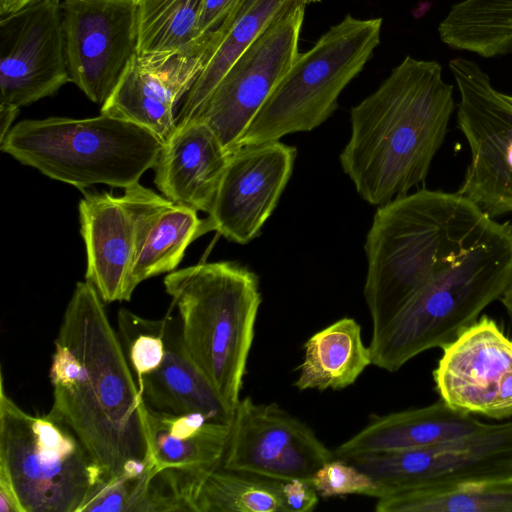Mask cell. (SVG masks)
Returning a JSON list of instances; mask_svg holds the SVG:
<instances>
[{
    "instance_id": "obj_25",
    "label": "cell",
    "mask_w": 512,
    "mask_h": 512,
    "mask_svg": "<svg viewBox=\"0 0 512 512\" xmlns=\"http://www.w3.org/2000/svg\"><path fill=\"white\" fill-rule=\"evenodd\" d=\"M304 357L294 386L300 391L344 389L372 364L361 327L344 317L313 334L304 344Z\"/></svg>"
},
{
    "instance_id": "obj_15",
    "label": "cell",
    "mask_w": 512,
    "mask_h": 512,
    "mask_svg": "<svg viewBox=\"0 0 512 512\" xmlns=\"http://www.w3.org/2000/svg\"><path fill=\"white\" fill-rule=\"evenodd\" d=\"M71 82L61 0H39L0 20V105L16 108Z\"/></svg>"
},
{
    "instance_id": "obj_22",
    "label": "cell",
    "mask_w": 512,
    "mask_h": 512,
    "mask_svg": "<svg viewBox=\"0 0 512 512\" xmlns=\"http://www.w3.org/2000/svg\"><path fill=\"white\" fill-rule=\"evenodd\" d=\"M170 312L163 317V359L156 369L136 380L145 407L171 415L201 412L213 421L231 423L233 413L188 355L178 316Z\"/></svg>"
},
{
    "instance_id": "obj_35",
    "label": "cell",
    "mask_w": 512,
    "mask_h": 512,
    "mask_svg": "<svg viewBox=\"0 0 512 512\" xmlns=\"http://www.w3.org/2000/svg\"><path fill=\"white\" fill-rule=\"evenodd\" d=\"M512 322V280L499 298Z\"/></svg>"
},
{
    "instance_id": "obj_10",
    "label": "cell",
    "mask_w": 512,
    "mask_h": 512,
    "mask_svg": "<svg viewBox=\"0 0 512 512\" xmlns=\"http://www.w3.org/2000/svg\"><path fill=\"white\" fill-rule=\"evenodd\" d=\"M346 460L376 482V499L397 490L512 476V421L430 446Z\"/></svg>"
},
{
    "instance_id": "obj_27",
    "label": "cell",
    "mask_w": 512,
    "mask_h": 512,
    "mask_svg": "<svg viewBox=\"0 0 512 512\" xmlns=\"http://www.w3.org/2000/svg\"><path fill=\"white\" fill-rule=\"evenodd\" d=\"M440 40L452 49L483 58L512 52V0H461L438 26Z\"/></svg>"
},
{
    "instance_id": "obj_31",
    "label": "cell",
    "mask_w": 512,
    "mask_h": 512,
    "mask_svg": "<svg viewBox=\"0 0 512 512\" xmlns=\"http://www.w3.org/2000/svg\"><path fill=\"white\" fill-rule=\"evenodd\" d=\"M240 0H204L199 20L201 37L215 33L228 20Z\"/></svg>"
},
{
    "instance_id": "obj_34",
    "label": "cell",
    "mask_w": 512,
    "mask_h": 512,
    "mask_svg": "<svg viewBox=\"0 0 512 512\" xmlns=\"http://www.w3.org/2000/svg\"><path fill=\"white\" fill-rule=\"evenodd\" d=\"M39 0H0V16L15 12Z\"/></svg>"
},
{
    "instance_id": "obj_4",
    "label": "cell",
    "mask_w": 512,
    "mask_h": 512,
    "mask_svg": "<svg viewBox=\"0 0 512 512\" xmlns=\"http://www.w3.org/2000/svg\"><path fill=\"white\" fill-rule=\"evenodd\" d=\"M512 280V224L494 220L470 249L421 288L369 348L389 372L432 348H443L499 300Z\"/></svg>"
},
{
    "instance_id": "obj_36",
    "label": "cell",
    "mask_w": 512,
    "mask_h": 512,
    "mask_svg": "<svg viewBox=\"0 0 512 512\" xmlns=\"http://www.w3.org/2000/svg\"><path fill=\"white\" fill-rule=\"evenodd\" d=\"M508 96V99L512 102V96L510 95H507Z\"/></svg>"
},
{
    "instance_id": "obj_8",
    "label": "cell",
    "mask_w": 512,
    "mask_h": 512,
    "mask_svg": "<svg viewBox=\"0 0 512 512\" xmlns=\"http://www.w3.org/2000/svg\"><path fill=\"white\" fill-rule=\"evenodd\" d=\"M381 28L382 18L351 14L331 26L308 51L299 53L237 147L309 132L325 122L337 109L340 93L372 58Z\"/></svg>"
},
{
    "instance_id": "obj_29",
    "label": "cell",
    "mask_w": 512,
    "mask_h": 512,
    "mask_svg": "<svg viewBox=\"0 0 512 512\" xmlns=\"http://www.w3.org/2000/svg\"><path fill=\"white\" fill-rule=\"evenodd\" d=\"M204 0H135L138 54L182 51L198 44Z\"/></svg>"
},
{
    "instance_id": "obj_9",
    "label": "cell",
    "mask_w": 512,
    "mask_h": 512,
    "mask_svg": "<svg viewBox=\"0 0 512 512\" xmlns=\"http://www.w3.org/2000/svg\"><path fill=\"white\" fill-rule=\"evenodd\" d=\"M448 65L460 95L458 127L470 149L457 192L491 218L512 213V102L474 61L458 57Z\"/></svg>"
},
{
    "instance_id": "obj_5",
    "label": "cell",
    "mask_w": 512,
    "mask_h": 512,
    "mask_svg": "<svg viewBox=\"0 0 512 512\" xmlns=\"http://www.w3.org/2000/svg\"><path fill=\"white\" fill-rule=\"evenodd\" d=\"M184 347L234 414L261 304L257 276L234 262L201 263L164 278Z\"/></svg>"
},
{
    "instance_id": "obj_20",
    "label": "cell",
    "mask_w": 512,
    "mask_h": 512,
    "mask_svg": "<svg viewBox=\"0 0 512 512\" xmlns=\"http://www.w3.org/2000/svg\"><path fill=\"white\" fill-rule=\"evenodd\" d=\"M230 153L205 124L178 126L164 141L154 183L171 201L209 213Z\"/></svg>"
},
{
    "instance_id": "obj_16",
    "label": "cell",
    "mask_w": 512,
    "mask_h": 512,
    "mask_svg": "<svg viewBox=\"0 0 512 512\" xmlns=\"http://www.w3.org/2000/svg\"><path fill=\"white\" fill-rule=\"evenodd\" d=\"M222 39L206 35L175 52L136 54L100 113L142 126L165 141L176 128L174 109L188 93Z\"/></svg>"
},
{
    "instance_id": "obj_21",
    "label": "cell",
    "mask_w": 512,
    "mask_h": 512,
    "mask_svg": "<svg viewBox=\"0 0 512 512\" xmlns=\"http://www.w3.org/2000/svg\"><path fill=\"white\" fill-rule=\"evenodd\" d=\"M486 424L439 399L425 407L374 417L333 452L335 458L346 460L416 449L473 434Z\"/></svg>"
},
{
    "instance_id": "obj_28",
    "label": "cell",
    "mask_w": 512,
    "mask_h": 512,
    "mask_svg": "<svg viewBox=\"0 0 512 512\" xmlns=\"http://www.w3.org/2000/svg\"><path fill=\"white\" fill-rule=\"evenodd\" d=\"M283 482L216 467L199 484L194 512H288Z\"/></svg>"
},
{
    "instance_id": "obj_26",
    "label": "cell",
    "mask_w": 512,
    "mask_h": 512,
    "mask_svg": "<svg viewBox=\"0 0 512 512\" xmlns=\"http://www.w3.org/2000/svg\"><path fill=\"white\" fill-rule=\"evenodd\" d=\"M377 512H512V476L397 490L377 498Z\"/></svg>"
},
{
    "instance_id": "obj_24",
    "label": "cell",
    "mask_w": 512,
    "mask_h": 512,
    "mask_svg": "<svg viewBox=\"0 0 512 512\" xmlns=\"http://www.w3.org/2000/svg\"><path fill=\"white\" fill-rule=\"evenodd\" d=\"M321 0H240L219 29L223 37L204 69L184 97L176 127L189 123L215 86L256 38L278 17Z\"/></svg>"
},
{
    "instance_id": "obj_12",
    "label": "cell",
    "mask_w": 512,
    "mask_h": 512,
    "mask_svg": "<svg viewBox=\"0 0 512 512\" xmlns=\"http://www.w3.org/2000/svg\"><path fill=\"white\" fill-rule=\"evenodd\" d=\"M70 80L103 105L138 53L135 0H61Z\"/></svg>"
},
{
    "instance_id": "obj_2",
    "label": "cell",
    "mask_w": 512,
    "mask_h": 512,
    "mask_svg": "<svg viewBox=\"0 0 512 512\" xmlns=\"http://www.w3.org/2000/svg\"><path fill=\"white\" fill-rule=\"evenodd\" d=\"M453 85L435 60L406 56L350 111L339 155L360 197L380 206L423 182L454 111Z\"/></svg>"
},
{
    "instance_id": "obj_23",
    "label": "cell",
    "mask_w": 512,
    "mask_h": 512,
    "mask_svg": "<svg viewBox=\"0 0 512 512\" xmlns=\"http://www.w3.org/2000/svg\"><path fill=\"white\" fill-rule=\"evenodd\" d=\"M145 419L154 472L222 465L231 423L213 421L201 412L171 415L146 407Z\"/></svg>"
},
{
    "instance_id": "obj_7",
    "label": "cell",
    "mask_w": 512,
    "mask_h": 512,
    "mask_svg": "<svg viewBox=\"0 0 512 512\" xmlns=\"http://www.w3.org/2000/svg\"><path fill=\"white\" fill-rule=\"evenodd\" d=\"M0 477L7 479L23 512H81L107 480L76 434L51 417L20 408L0 380Z\"/></svg>"
},
{
    "instance_id": "obj_3",
    "label": "cell",
    "mask_w": 512,
    "mask_h": 512,
    "mask_svg": "<svg viewBox=\"0 0 512 512\" xmlns=\"http://www.w3.org/2000/svg\"><path fill=\"white\" fill-rule=\"evenodd\" d=\"M493 218L458 192L420 189L378 206L363 294L378 336L407 302L486 233Z\"/></svg>"
},
{
    "instance_id": "obj_30",
    "label": "cell",
    "mask_w": 512,
    "mask_h": 512,
    "mask_svg": "<svg viewBox=\"0 0 512 512\" xmlns=\"http://www.w3.org/2000/svg\"><path fill=\"white\" fill-rule=\"evenodd\" d=\"M311 484L319 497L331 498L350 494L372 497L377 485L365 472L347 460L334 458L313 475Z\"/></svg>"
},
{
    "instance_id": "obj_14",
    "label": "cell",
    "mask_w": 512,
    "mask_h": 512,
    "mask_svg": "<svg viewBox=\"0 0 512 512\" xmlns=\"http://www.w3.org/2000/svg\"><path fill=\"white\" fill-rule=\"evenodd\" d=\"M433 370L440 400L461 412L512 417V338L487 315L442 348Z\"/></svg>"
},
{
    "instance_id": "obj_17",
    "label": "cell",
    "mask_w": 512,
    "mask_h": 512,
    "mask_svg": "<svg viewBox=\"0 0 512 512\" xmlns=\"http://www.w3.org/2000/svg\"><path fill=\"white\" fill-rule=\"evenodd\" d=\"M296 148L279 140L242 145L230 152L213 206L212 230L247 244L270 217L292 174Z\"/></svg>"
},
{
    "instance_id": "obj_11",
    "label": "cell",
    "mask_w": 512,
    "mask_h": 512,
    "mask_svg": "<svg viewBox=\"0 0 512 512\" xmlns=\"http://www.w3.org/2000/svg\"><path fill=\"white\" fill-rule=\"evenodd\" d=\"M305 8L274 20L231 65L190 121L208 126L229 153L298 57Z\"/></svg>"
},
{
    "instance_id": "obj_6",
    "label": "cell",
    "mask_w": 512,
    "mask_h": 512,
    "mask_svg": "<svg viewBox=\"0 0 512 512\" xmlns=\"http://www.w3.org/2000/svg\"><path fill=\"white\" fill-rule=\"evenodd\" d=\"M164 145L152 131L101 114L86 119L50 117L14 125L1 150L42 174L79 189L126 187L153 169Z\"/></svg>"
},
{
    "instance_id": "obj_19",
    "label": "cell",
    "mask_w": 512,
    "mask_h": 512,
    "mask_svg": "<svg viewBox=\"0 0 512 512\" xmlns=\"http://www.w3.org/2000/svg\"><path fill=\"white\" fill-rule=\"evenodd\" d=\"M78 208L86 250V281L106 303L130 300L134 291V233L122 196L87 192Z\"/></svg>"
},
{
    "instance_id": "obj_33",
    "label": "cell",
    "mask_w": 512,
    "mask_h": 512,
    "mask_svg": "<svg viewBox=\"0 0 512 512\" xmlns=\"http://www.w3.org/2000/svg\"><path fill=\"white\" fill-rule=\"evenodd\" d=\"M19 108L7 105H0V141L6 136L12 128L15 118L17 117Z\"/></svg>"
},
{
    "instance_id": "obj_32",
    "label": "cell",
    "mask_w": 512,
    "mask_h": 512,
    "mask_svg": "<svg viewBox=\"0 0 512 512\" xmlns=\"http://www.w3.org/2000/svg\"><path fill=\"white\" fill-rule=\"evenodd\" d=\"M288 512H310L315 509L319 495L311 483L300 479L283 482Z\"/></svg>"
},
{
    "instance_id": "obj_1",
    "label": "cell",
    "mask_w": 512,
    "mask_h": 512,
    "mask_svg": "<svg viewBox=\"0 0 512 512\" xmlns=\"http://www.w3.org/2000/svg\"><path fill=\"white\" fill-rule=\"evenodd\" d=\"M103 302L89 282L76 284L54 341L48 414L76 434L108 479L137 477L153 469L145 405Z\"/></svg>"
},
{
    "instance_id": "obj_18",
    "label": "cell",
    "mask_w": 512,
    "mask_h": 512,
    "mask_svg": "<svg viewBox=\"0 0 512 512\" xmlns=\"http://www.w3.org/2000/svg\"><path fill=\"white\" fill-rule=\"evenodd\" d=\"M122 199L133 225L134 289L150 277L174 271L187 247L212 230L208 219H200L194 208L175 203L139 182L126 187Z\"/></svg>"
},
{
    "instance_id": "obj_13",
    "label": "cell",
    "mask_w": 512,
    "mask_h": 512,
    "mask_svg": "<svg viewBox=\"0 0 512 512\" xmlns=\"http://www.w3.org/2000/svg\"><path fill=\"white\" fill-rule=\"evenodd\" d=\"M334 458L307 424L276 403L259 404L245 397L234 410L221 466L278 481L311 483L315 472Z\"/></svg>"
}]
</instances>
